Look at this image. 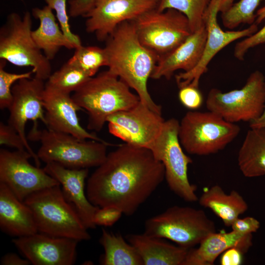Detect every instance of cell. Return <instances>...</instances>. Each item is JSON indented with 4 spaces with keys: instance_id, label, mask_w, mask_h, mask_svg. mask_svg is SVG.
Listing matches in <instances>:
<instances>
[{
    "instance_id": "cell-4",
    "label": "cell",
    "mask_w": 265,
    "mask_h": 265,
    "mask_svg": "<svg viewBox=\"0 0 265 265\" xmlns=\"http://www.w3.org/2000/svg\"><path fill=\"white\" fill-rule=\"evenodd\" d=\"M41 146L37 153L46 163L54 162L73 169L98 167L105 160L109 144L92 139H80L71 134L33 126L27 137Z\"/></svg>"
},
{
    "instance_id": "cell-30",
    "label": "cell",
    "mask_w": 265,
    "mask_h": 265,
    "mask_svg": "<svg viewBox=\"0 0 265 265\" xmlns=\"http://www.w3.org/2000/svg\"><path fill=\"white\" fill-rule=\"evenodd\" d=\"M93 77L102 66H107V56L104 48L80 45L75 49L73 55L68 61Z\"/></svg>"
},
{
    "instance_id": "cell-13",
    "label": "cell",
    "mask_w": 265,
    "mask_h": 265,
    "mask_svg": "<svg viewBox=\"0 0 265 265\" xmlns=\"http://www.w3.org/2000/svg\"><path fill=\"white\" fill-rule=\"evenodd\" d=\"M222 1L211 0L203 19L207 29V39L202 56L193 69L175 76L179 88L187 85L198 87L201 77L207 72L209 63L219 52L235 41L248 37L258 30L255 23L244 29L223 30L217 20Z\"/></svg>"
},
{
    "instance_id": "cell-35",
    "label": "cell",
    "mask_w": 265,
    "mask_h": 265,
    "mask_svg": "<svg viewBox=\"0 0 265 265\" xmlns=\"http://www.w3.org/2000/svg\"><path fill=\"white\" fill-rule=\"evenodd\" d=\"M179 88V99L184 106L195 110L202 106L203 97L198 87L187 85Z\"/></svg>"
},
{
    "instance_id": "cell-40",
    "label": "cell",
    "mask_w": 265,
    "mask_h": 265,
    "mask_svg": "<svg viewBox=\"0 0 265 265\" xmlns=\"http://www.w3.org/2000/svg\"><path fill=\"white\" fill-rule=\"evenodd\" d=\"M244 254L238 248H229L221 254L220 264L221 265H239L242 263Z\"/></svg>"
},
{
    "instance_id": "cell-15",
    "label": "cell",
    "mask_w": 265,
    "mask_h": 265,
    "mask_svg": "<svg viewBox=\"0 0 265 265\" xmlns=\"http://www.w3.org/2000/svg\"><path fill=\"white\" fill-rule=\"evenodd\" d=\"M45 87L44 80L35 77L19 80L12 87L13 100L8 108V124L20 135L26 144V150L38 167H40V160L27 141L25 127L29 120L32 121L34 126H37L38 120L46 124L43 100Z\"/></svg>"
},
{
    "instance_id": "cell-31",
    "label": "cell",
    "mask_w": 265,
    "mask_h": 265,
    "mask_svg": "<svg viewBox=\"0 0 265 265\" xmlns=\"http://www.w3.org/2000/svg\"><path fill=\"white\" fill-rule=\"evenodd\" d=\"M263 0H239L221 13L224 26L230 29L242 24L252 25L255 21V11Z\"/></svg>"
},
{
    "instance_id": "cell-14",
    "label": "cell",
    "mask_w": 265,
    "mask_h": 265,
    "mask_svg": "<svg viewBox=\"0 0 265 265\" xmlns=\"http://www.w3.org/2000/svg\"><path fill=\"white\" fill-rule=\"evenodd\" d=\"M165 120L161 114L140 101L134 106L109 115L108 130L126 143L148 148L160 134Z\"/></svg>"
},
{
    "instance_id": "cell-6",
    "label": "cell",
    "mask_w": 265,
    "mask_h": 265,
    "mask_svg": "<svg viewBox=\"0 0 265 265\" xmlns=\"http://www.w3.org/2000/svg\"><path fill=\"white\" fill-rule=\"evenodd\" d=\"M239 126L208 111H189L179 122L178 137L188 154L207 156L223 150L240 132Z\"/></svg>"
},
{
    "instance_id": "cell-41",
    "label": "cell",
    "mask_w": 265,
    "mask_h": 265,
    "mask_svg": "<svg viewBox=\"0 0 265 265\" xmlns=\"http://www.w3.org/2000/svg\"><path fill=\"white\" fill-rule=\"evenodd\" d=\"M0 264L2 265H28L31 264L26 258L23 259L15 253H9L1 258Z\"/></svg>"
},
{
    "instance_id": "cell-25",
    "label": "cell",
    "mask_w": 265,
    "mask_h": 265,
    "mask_svg": "<svg viewBox=\"0 0 265 265\" xmlns=\"http://www.w3.org/2000/svg\"><path fill=\"white\" fill-rule=\"evenodd\" d=\"M199 204L210 209L220 218L226 226L231 227L233 222L248 210V204L235 190L226 194L218 185L205 188L199 200Z\"/></svg>"
},
{
    "instance_id": "cell-8",
    "label": "cell",
    "mask_w": 265,
    "mask_h": 265,
    "mask_svg": "<svg viewBox=\"0 0 265 265\" xmlns=\"http://www.w3.org/2000/svg\"><path fill=\"white\" fill-rule=\"evenodd\" d=\"M215 232L214 222L202 210L173 206L146 220L144 233L170 240L189 249Z\"/></svg>"
},
{
    "instance_id": "cell-39",
    "label": "cell",
    "mask_w": 265,
    "mask_h": 265,
    "mask_svg": "<svg viewBox=\"0 0 265 265\" xmlns=\"http://www.w3.org/2000/svg\"><path fill=\"white\" fill-rule=\"evenodd\" d=\"M98 0H70L69 15L76 18L84 17L94 7Z\"/></svg>"
},
{
    "instance_id": "cell-36",
    "label": "cell",
    "mask_w": 265,
    "mask_h": 265,
    "mask_svg": "<svg viewBox=\"0 0 265 265\" xmlns=\"http://www.w3.org/2000/svg\"><path fill=\"white\" fill-rule=\"evenodd\" d=\"M0 144L18 150H26V144L20 135L9 124L2 122H0Z\"/></svg>"
},
{
    "instance_id": "cell-37",
    "label": "cell",
    "mask_w": 265,
    "mask_h": 265,
    "mask_svg": "<svg viewBox=\"0 0 265 265\" xmlns=\"http://www.w3.org/2000/svg\"><path fill=\"white\" fill-rule=\"evenodd\" d=\"M122 214L120 210L114 207H99L95 212L93 222L96 225L111 226L120 218Z\"/></svg>"
},
{
    "instance_id": "cell-16",
    "label": "cell",
    "mask_w": 265,
    "mask_h": 265,
    "mask_svg": "<svg viewBox=\"0 0 265 265\" xmlns=\"http://www.w3.org/2000/svg\"><path fill=\"white\" fill-rule=\"evenodd\" d=\"M159 0H98L86 18V30L95 34L100 42L120 24L133 21L145 12L157 8Z\"/></svg>"
},
{
    "instance_id": "cell-43",
    "label": "cell",
    "mask_w": 265,
    "mask_h": 265,
    "mask_svg": "<svg viewBox=\"0 0 265 265\" xmlns=\"http://www.w3.org/2000/svg\"><path fill=\"white\" fill-rule=\"evenodd\" d=\"M235 0H222L220 5V12L227 10L234 3Z\"/></svg>"
},
{
    "instance_id": "cell-32",
    "label": "cell",
    "mask_w": 265,
    "mask_h": 265,
    "mask_svg": "<svg viewBox=\"0 0 265 265\" xmlns=\"http://www.w3.org/2000/svg\"><path fill=\"white\" fill-rule=\"evenodd\" d=\"M6 61L0 59V108L1 109L8 108L10 106L12 100V85L14 82L23 79L31 78L33 70L16 74L8 72L4 68Z\"/></svg>"
},
{
    "instance_id": "cell-18",
    "label": "cell",
    "mask_w": 265,
    "mask_h": 265,
    "mask_svg": "<svg viewBox=\"0 0 265 265\" xmlns=\"http://www.w3.org/2000/svg\"><path fill=\"white\" fill-rule=\"evenodd\" d=\"M43 100L47 128L71 134L80 139L106 142L96 134L89 132L80 125L77 111L81 109L70 94L45 86Z\"/></svg>"
},
{
    "instance_id": "cell-1",
    "label": "cell",
    "mask_w": 265,
    "mask_h": 265,
    "mask_svg": "<svg viewBox=\"0 0 265 265\" xmlns=\"http://www.w3.org/2000/svg\"><path fill=\"white\" fill-rule=\"evenodd\" d=\"M164 178L163 164L150 149L125 143L107 154L90 176L86 194L96 206L114 207L131 216Z\"/></svg>"
},
{
    "instance_id": "cell-12",
    "label": "cell",
    "mask_w": 265,
    "mask_h": 265,
    "mask_svg": "<svg viewBox=\"0 0 265 265\" xmlns=\"http://www.w3.org/2000/svg\"><path fill=\"white\" fill-rule=\"evenodd\" d=\"M30 158L26 150H0V183L22 201L36 191L60 185L44 168L32 165L28 161Z\"/></svg>"
},
{
    "instance_id": "cell-23",
    "label": "cell",
    "mask_w": 265,
    "mask_h": 265,
    "mask_svg": "<svg viewBox=\"0 0 265 265\" xmlns=\"http://www.w3.org/2000/svg\"><path fill=\"white\" fill-rule=\"evenodd\" d=\"M126 238L137 250L144 265H183L189 249L145 233L129 234Z\"/></svg>"
},
{
    "instance_id": "cell-11",
    "label": "cell",
    "mask_w": 265,
    "mask_h": 265,
    "mask_svg": "<svg viewBox=\"0 0 265 265\" xmlns=\"http://www.w3.org/2000/svg\"><path fill=\"white\" fill-rule=\"evenodd\" d=\"M140 42L159 58L175 49L192 32L187 17L174 9L157 8L132 21Z\"/></svg>"
},
{
    "instance_id": "cell-33",
    "label": "cell",
    "mask_w": 265,
    "mask_h": 265,
    "mask_svg": "<svg viewBox=\"0 0 265 265\" xmlns=\"http://www.w3.org/2000/svg\"><path fill=\"white\" fill-rule=\"evenodd\" d=\"M255 23L259 24L265 19V6L258 10L255 14ZM265 44V25L253 34L244 38L236 44L234 50L235 58L243 60L248 50L261 44Z\"/></svg>"
},
{
    "instance_id": "cell-9",
    "label": "cell",
    "mask_w": 265,
    "mask_h": 265,
    "mask_svg": "<svg viewBox=\"0 0 265 265\" xmlns=\"http://www.w3.org/2000/svg\"><path fill=\"white\" fill-rule=\"evenodd\" d=\"M179 121L174 118L165 120L162 130L149 147L155 158L165 169V179L170 190L186 202L198 200L197 187L188 180V165L192 159L184 152L178 137Z\"/></svg>"
},
{
    "instance_id": "cell-17",
    "label": "cell",
    "mask_w": 265,
    "mask_h": 265,
    "mask_svg": "<svg viewBox=\"0 0 265 265\" xmlns=\"http://www.w3.org/2000/svg\"><path fill=\"white\" fill-rule=\"evenodd\" d=\"M79 241L40 232L15 238L12 242L33 265H72Z\"/></svg>"
},
{
    "instance_id": "cell-24",
    "label": "cell",
    "mask_w": 265,
    "mask_h": 265,
    "mask_svg": "<svg viewBox=\"0 0 265 265\" xmlns=\"http://www.w3.org/2000/svg\"><path fill=\"white\" fill-rule=\"evenodd\" d=\"M31 14L39 21L38 27L32 30V38L49 60L54 58L61 48L71 50L77 47L63 33L56 22L53 10L48 5L42 8H33Z\"/></svg>"
},
{
    "instance_id": "cell-10",
    "label": "cell",
    "mask_w": 265,
    "mask_h": 265,
    "mask_svg": "<svg viewBox=\"0 0 265 265\" xmlns=\"http://www.w3.org/2000/svg\"><path fill=\"white\" fill-rule=\"evenodd\" d=\"M206 105L226 121L233 123H249L262 113L265 105V77L259 71L252 73L244 86L238 89L223 92L212 88L208 93Z\"/></svg>"
},
{
    "instance_id": "cell-21",
    "label": "cell",
    "mask_w": 265,
    "mask_h": 265,
    "mask_svg": "<svg viewBox=\"0 0 265 265\" xmlns=\"http://www.w3.org/2000/svg\"><path fill=\"white\" fill-rule=\"evenodd\" d=\"M252 234H243L234 231L216 232L205 238L198 248L188 249L183 265H212L227 249L235 247L246 253L252 245Z\"/></svg>"
},
{
    "instance_id": "cell-3",
    "label": "cell",
    "mask_w": 265,
    "mask_h": 265,
    "mask_svg": "<svg viewBox=\"0 0 265 265\" xmlns=\"http://www.w3.org/2000/svg\"><path fill=\"white\" fill-rule=\"evenodd\" d=\"M130 88L107 70L90 78L72 97L81 109L86 111L87 129L99 132L109 115L129 109L139 103V97Z\"/></svg>"
},
{
    "instance_id": "cell-34",
    "label": "cell",
    "mask_w": 265,
    "mask_h": 265,
    "mask_svg": "<svg viewBox=\"0 0 265 265\" xmlns=\"http://www.w3.org/2000/svg\"><path fill=\"white\" fill-rule=\"evenodd\" d=\"M47 5L56 13V18L63 33L77 47L82 45L80 38L79 35L72 32L69 24V16L67 9V0H44Z\"/></svg>"
},
{
    "instance_id": "cell-28",
    "label": "cell",
    "mask_w": 265,
    "mask_h": 265,
    "mask_svg": "<svg viewBox=\"0 0 265 265\" xmlns=\"http://www.w3.org/2000/svg\"><path fill=\"white\" fill-rule=\"evenodd\" d=\"M91 77L86 72L67 61L59 70L51 74L45 86L70 94Z\"/></svg>"
},
{
    "instance_id": "cell-5",
    "label": "cell",
    "mask_w": 265,
    "mask_h": 265,
    "mask_svg": "<svg viewBox=\"0 0 265 265\" xmlns=\"http://www.w3.org/2000/svg\"><path fill=\"white\" fill-rule=\"evenodd\" d=\"M31 209L38 232L79 241L91 238L77 210L57 185L36 191L24 201Z\"/></svg>"
},
{
    "instance_id": "cell-38",
    "label": "cell",
    "mask_w": 265,
    "mask_h": 265,
    "mask_svg": "<svg viewBox=\"0 0 265 265\" xmlns=\"http://www.w3.org/2000/svg\"><path fill=\"white\" fill-rule=\"evenodd\" d=\"M231 227L232 230L235 232L243 234H250L257 231L260 228V223L253 217H238L233 222Z\"/></svg>"
},
{
    "instance_id": "cell-2",
    "label": "cell",
    "mask_w": 265,
    "mask_h": 265,
    "mask_svg": "<svg viewBox=\"0 0 265 265\" xmlns=\"http://www.w3.org/2000/svg\"><path fill=\"white\" fill-rule=\"evenodd\" d=\"M106 41L107 70L134 90L141 102L161 114V106L155 103L147 88L159 56L140 42L132 21L119 25Z\"/></svg>"
},
{
    "instance_id": "cell-42",
    "label": "cell",
    "mask_w": 265,
    "mask_h": 265,
    "mask_svg": "<svg viewBox=\"0 0 265 265\" xmlns=\"http://www.w3.org/2000/svg\"><path fill=\"white\" fill-rule=\"evenodd\" d=\"M250 128L265 127V105L261 115L255 120L249 123Z\"/></svg>"
},
{
    "instance_id": "cell-20",
    "label": "cell",
    "mask_w": 265,
    "mask_h": 265,
    "mask_svg": "<svg viewBox=\"0 0 265 265\" xmlns=\"http://www.w3.org/2000/svg\"><path fill=\"white\" fill-rule=\"evenodd\" d=\"M206 39L207 29L204 24L177 48L159 58L151 78L170 80L177 70L188 72L193 69L202 56Z\"/></svg>"
},
{
    "instance_id": "cell-7",
    "label": "cell",
    "mask_w": 265,
    "mask_h": 265,
    "mask_svg": "<svg viewBox=\"0 0 265 265\" xmlns=\"http://www.w3.org/2000/svg\"><path fill=\"white\" fill-rule=\"evenodd\" d=\"M31 14L23 17L12 12L0 28V58L20 67L30 66L35 77L47 80L51 75L49 60L32 38Z\"/></svg>"
},
{
    "instance_id": "cell-29",
    "label": "cell",
    "mask_w": 265,
    "mask_h": 265,
    "mask_svg": "<svg viewBox=\"0 0 265 265\" xmlns=\"http://www.w3.org/2000/svg\"><path fill=\"white\" fill-rule=\"evenodd\" d=\"M211 0H159L157 9L163 11L174 9L184 14L188 20L192 32L204 25V16Z\"/></svg>"
},
{
    "instance_id": "cell-22",
    "label": "cell",
    "mask_w": 265,
    "mask_h": 265,
    "mask_svg": "<svg viewBox=\"0 0 265 265\" xmlns=\"http://www.w3.org/2000/svg\"><path fill=\"white\" fill-rule=\"evenodd\" d=\"M0 227L16 238L38 232L33 213L4 184L0 183Z\"/></svg>"
},
{
    "instance_id": "cell-27",
    "label": "cell",
    "mask_w": 265,
    "mask_h": 265,
    "mask_svg": "<svg viewBox=\"0 0 265 265\" xmlns=\"http://www.w3.org/2000/svg\"><path fill=\"white\" fill-rule=\"evenodd\" d=\"M100 243L104 249L101 263L104 265H143L135 248L122 236L102 229Z\"/></svg>"
},
{
    "instance_id": "cell-26",
    "label": "cell",
    "mask_w": 265,
    "mask_h": 265,
    "mask_svg": "<svg viewBox=\"0 0 265 265\" xmlns=\"http://www.w3.org/2000/svg\"><path fill=\"white\" fill-rule=\"evenodd\" d=\"M238 165L244 176L265 175V127L250 128L238 154Z\"/></svg>"
},
{
    "instance_id": "cell-19",
    "label": "cell",
    "mask_w": 265,
    "mask_h": 265,
    "mask_svg": "<svg viewBox=\"0 0 265 265\" xmlns=\"http://www.w3.org/2000/svg\"><path fill=\"white\" fill-rule=\"evenodd\" d=\"M44 169L62 186L65 198L75 207L85 227L87 229L95 228L93 217L99 207L92 204L85 193V181L88 176V168H69L50 162L46 163Z\"/></svg>"
}]
</instances>
